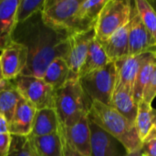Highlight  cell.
Returning a JSON list of instances; mask_svg holds the SVG:
<instances>
[{"label": "cell", "mask_w": 156, "mask_h": 156, "mask_svg": "<svg viewBox=\"0 0 156 156\" xmlns=\"http://www.w3.org/2000/svg\"><path fill=\"white\" fill-rule=\"evenodd\" d=\"M69 34L48 26L41 11L23 23L16 24L12 40L26 47L27 63L23 75L42 79L48 66L56 58L67 59L69 49Z\"/></svg>", "instance_id": "6da1fadb"}, {"label": "cell", "mask_w": 156, "mask_h": 156, "mask_svg": "<svg viewBox=\"0 0 156 156\" xmlns=\"http://www.w3.org/2000/svg\"><path fill=\"white\" fill-rule=\"evenodd\" d=\"M89 119L109 134L116 138L129 153L142 149V142L135 125L110 105L92 101Z\"/></svg>", "instance_id": "7a4b0ae2"}, {"label": "cell", "mask_w": 156, "mask_h": 156, "mask_svg": "<svg viewBox=\"0 0 156 156\" xmlns=\"http://www.w3.org/2000/svg\"><path fill=\"white\" fill-rule=\"evenodd\" d=\"M91 102L79 79L69 80L55 93V110L61 126H72L87 116Z\"/></svg>", "instance_id": "3957f363"}, {"label": "cell", "mask_w": 156, "mask_h": 156, "mask_svg": "<svg viewBox=\"0 0 156 156\" xmlns=\"http://www.w3.org/2000/svg\"><path fill=\"white\" fill-rule=\"evenodd\" d=\"M81 0H45L41 9L43 21L49 27L72 35L93 29L79 16Z\"/></svg>", "instance_id": "277c9868"}, {"label": "cell", "mask_w": 156, "mask_h": 156, "mask_svg": "<svg viewBox=\"0 0 156 156\" xmlns=\"http://www.w3.org/2000/svg\"><path fill=\"white\" fill-rule=\"evenodd\" d=\"M132 6L130 0H107L94 26L95 38L102 43L126 26L131 19Z\"/></svg>", "instance_id": "5b68a950"}, {"label": "cell", "mask_w": 156, "mask_h": 156, "mask_svg": "<svg viewBox=\"0 0 156 156\" xmlns=\"http://www.w3.org/2000/svg\"><path fill=\"white\" fill-rule=\"evenodd\" d=\"M79 80L91 101L110 105L116 85L115 63L111 61L105 67L80 78Z\"/></svg>", "instance_id": "8992f818"}, {"label": "cell", "mask_w": 156, "mask_h": 156, "mask_svg": "<svg viewBox=\"0 0 156 156\" xmlns=\"http://www.w3.org/2000/svg\"><path fill=\"white\" fill-rule=\"evenodd\" d=\"M13 81L22 98L32 104L37 111L46 108L55 109L56 90L43 79L21 74Z\"/></svg>", "instance_id": "52a82bcc"}, {"label": "cell", "mask_w": 156, "mask_h": 156, "mask_svg": "<svg viewBox=\"0 0 156 156\" xmlns=\"http://www.w3.org/2000/svg\"><path fill=\"white\" fill-rule=\"evenodd\" d=\"M129 56H135L143 53L156 54V44L150 33L147 31L133 5L132 6L131 19L128 24Z\"/></svg>", "instance_id": "ba28073f"}, {"label": "cell", "mask_w": 156, "mask_h": 156, "mask_svg": "<svg viewBox=\"0 0 156 156\" xmlns=\"http://www.w3.org/2000/svg\"><path fill=\"white\" fill-rule=\"evenodd\" d=\"M27 63V49L23 45L12 42L0 55V69L4 80H14L25 70Z\"/></svg>", "instance_id": "9c48e42d"}, {"label": "cell", "mask_w": 156, "mask_h": 156, "mask_svg": "<svg viewBox=\"0 0 156 156\" xmlns=\"http://www.w3.org/2000/svg\"><path fill=\"white\" fill-rule=\"evenodd\" d=\"M151 54L152 53H143L135 56H128L115 61V88H123L133 94L134 86L139 71Z\"/></svg>", "instance_id": "30bf717a"}, {"label": "cell", "mask_w": 156, "mask_h": 156, "mask_svg": "<svg viewBox=\"0 0 156 156\" xmlns=\"http://www.w3.org/2000/svg\"><path fill=\"white\" fill-rule=\"evenodd\" d=\"M91 156H126L128 152L113 136L100 128L90 119Z\"/></svg>", "instance_id": "8fae6325"}, {"label": "cell", "mask_w": 156, "mask_h": 156, "mask_svg": "<svg viewBox=\"0 0 156 156\" xmlns=\"http://www.w3.org/2000/svg\"><path fill=\"white\" fill-rule=\"evenodd\" d=\"M95 38L94 28L69 36V49L66 59L72 79H79V71L86 58L91 41Z\"/></svg>", "instance_id": "7c38bea8"}, {"label": "cell", "mask_w": 156, "mask_h": 156, "mask_svg": "<svg viewBox=\"0 0 156 156\" xmlns=\"http://www.w3.org/2000/svg\"><path fill=\"white\" fill-rule=\"evenodd\" d=\"M64 139L69 146L82 156H91L90 154V130L88 115L69 127H62Z\"/></svg>", "instance_id": "4fadbf2b"}, {"label": "cell", "mask_w": 156, "mask_h": 156, "mask_svg": "<svg viewBox=\"0 0 156 156\" xmlns=\"http://www.w3.org/2000/svg\"><path fill=\"white\" fill-rule=\"evenodd\" d=\"M37 110L28 101L21 98L9 122V133L16 136H29Z\"/></svg>", "instance_id": "5bb4252c"}, {"label": "cell", "mask_w": 156, "mask_h": 156, "mask_svg": "<svg viewBox=\"0 0 156 156\" xmlns=\"http://www.w3.org/2000/svg\"><path fill=\"white\" fill-rule=\"evenodd\" d=\"M19 0H0V50L10 45L16 27V13Z\"/></svg>", "instance_id": "9a60e30c"}, {"label": "cell", "mask_w": 156, "mask_h": 156, "mask_svg": "<svg viewBox=\"0 0 156 156\" xmlns=\"http://www.w3.org/2000/svg\"><path fill=\"white\" fill-rule=\"evenodd\" d=\"M29 143L37 156H64L61 128L59 132L45 136H28Z\"/></svg>", "instance_id": "2e32d148"}, {"label": "cell", "mask_w": 156, "mask_h": 156, "mask_svg": "<svg viewBox=\"0 0 156 156\" xmlns=\"http://www.w3.org/2000/svg\"><path fill=\"white\" fill-rule=\"evenodd\" d=\"M61 124L57 112L53 108H46L36 112L33 122L32 136H45L59 132Z\"/></svg>", "instance_id": "e0dca14e"}, {"label": "cell", "mask_w": 156, "mask_h": 156, "mask_svg": "<svg viewBox=\"0 0 156 156\" xmlns=\"http://www.w3.org/2000/svg\"><path fill=\"white\" fill-rule=\"evenodd\" d=\"M128 24L113 33L104 42L101 43L111 61L115 62L121 58L129 56Z\"/></svg>", "instance_id": "ac0fdd59"}, {"label": "cell", "mask_w": 156, "mask_h": 156, "mask_svg": "<svg viewBox=\"0 0 156 156\" xmlns=\"http://www.w3.org/2000/svg\"><path fill=\"white\" fill-rule=\"evenodd\" d=\"M110 106L114 108L130 122L135 125L138 103L132 92L123 88H115Z\"/></svg>", "instance_id": "d6986e66"}, {"label": "cell", "mask_w": 156, "mask_h": 156, "mask_svg": "<svg viewBox=\"0 0 156 156\" xmlns=\"http://www.w3.org/2000/svg\"><path fill=\"white\" fill-rule=\"evenodd\" d=\"M156 122V110L152 104L141 101L138 102L137 115L135 120V128L138 136L142 142H145L154 131Z\"/></svg>", "instance_id": "ffe728a7"}, {"label": "cell", "mask_w": 156, "mask_h": 156, "mask_svg": "<svg viewBox=\"0 0 156 156\" xmlns=\"http://www.w3.org/2000/svg\"><path fill=\"white\" fill-rule=\"evenodd\" d=\"M110 62L111 60L106 55L101 44L94 38L90 45L88 54L79 71L78 78L80 79L89 73L98 70L105 67Z\"/></svg>", "instance_id": "44dd1931"}, {"label": "cell", "mask_w": 156, "mask_h": 156, "mask_svg": "<svg viewBox=\"0 0 156 156\" xmlns=\"http://www.w3.org/2000/svg\"><path fill=\"white\" fill-rule=\"evenodd\" d=\"M21 98L13 80H4L2 81L0 84V114L6 119L8 124Z\"/></svg>", "instance_id": "7402d4cb"}, {"label": "cell", "mask_w": 156, "mask_h": 156, "mask_svg": "<svg viewBox=\"0 0 156 156\" xmlns=\"http://www.w3.org/2000/svg\"><path fill=\"white\" fill-rule=\"evenodd\" d=\"M42 79L55 90L61 88L69 80L72 79L66 59L61 58L54 59L46 69Z\"/></svg>", "instance_id": "603a6c76"}, {"label": "cell", "mask_w": 156, "mask_h": 156, "mask_svg": "<svg viewBox=\"0 0 156 156\" xmlns=\"http://www.w3.org/2000/svg\"><path fill=\"white\" fill-rule=\"evenodd\" d=\"M156 67V54L152 53L147 60L142 66L139 74L136 79L134 90H133V97L138 103L142 101L144 92L151 80L152 74Z\"/></svg>", "instance_id": "cb8c5ba5"}, {"label": "cell", "mask_w": 156, "mask_h": 156, "mask_svg": "<svg viewBox=\"0 0 156 156\" xmlns=\"http://www.w3.org/2000/svg\"><path fill=\"white\" fill-rule=\"evenodd\" d=\"M134 7L156 44V11L147 0H134Z\"/></svg>", "instance_id": "d4e9b609"}, {"label": "cell", "mask_w": 156, "mask_h": 156, "mask_svg": "<svg viewBox=\"0 0 156 156\" xmlns=\"http://www.w3.org/2000/svg\"><path fill=\"white\" fill-rule=\"evenodd\" d=\"M107 0H81L79 16L87 24L94 27L96 20Z\"/></svg>", "instance_id": "484cf974"}, {"label": "cell", "mask_w": 156, "mask_h": 156, "mask_svg": "<svg viewBox=\"0 0 156 156\" xmlns=\"http://www.w3.org/2000/svg\"><path fill=\"white\" fill-rule=\"evenodd\" d=\"M45 0H22L19 1L16 13V22L20 24L30 18L32 16L40 12Z\"/></svg>", "instance_id": "4316f807"}, {"label": "cell", "mask_w": 156, "mask_h": 156, "mask_svg": "<svg viewBox=\"0 0 156 156\" xmlns=\"http://www.w3.org/2000/svg\"><path fill=\"white\" fill-rule=\"evenodd\" d=\"M8 156H37L33 150L28 136L11 135Z\"/></svg>", "instance_id": "83f0119b"}, {"label": "cell", "mask_w": 156, "mask_h": 156, "mask_svg": "<svg viewBox=\"0 0 156 156\" xmlns=\"http://www.w3.org/2000/svg\"><path fill=\"white\" fill-rule=\"evenodd\" d=\"M156 98V67L152 74L151 80L144 92L143 95V101H144L145 102L152 104L154 100Z\"/></svg>", "instance_id": "f1b7e54d"}, {"label": "cell", "mask_w": 156, "mask_h": 156, "mask_svg": "<svg viewBox=\"0 0 156 156\" xmlns=\"http://www.w3.org/2000/svg\"><path fill=\"white\" fill-rule=\"evenodd\" d=\"M142 155L156 156V137H153L144 142L142 144Z\"/></svg>", "instance_id": "f546056e"}, {"label": "cell", "mask_w": 156, "mask_h": 156, "mask_svg": "<svg viewBox=\"0 0 156 156\" xmlns=\"http://www.w3.org/2000/svg\"><path fill=\"white\" fill-rule=\"evenodd\" d=\"M11 144V134H0V156H8Z\"/></svg>", "instance_id": "4dcf8cb0"}, {"label": "cell", "mask_w": 156, "mask_h": 156, "mask_svg": "<svg viewBox=\"0 0 156 156\" xmlns=\"http://www.w3.org/2000/svg\"><path fill=\"white\" fill-rule=\"evenodd\" d=\"M61 133H62V132H61ZM62 138H63V153H64V156H82L69 146V144L64 139L63 134H62Z\"/></svg>", "instance_id": "1f68e13d"}, {"label": "cell", "mask_w": 156, "mask_h": 156, "mask_svg": "<svg viewBox=\"0 0 156 156\" xmlns=\"http://www.w3.org/2000/svg\"><path fill=\"white\" fill-rule=\"evenodd\" d=\"M9 133V124L6 119L0 114V134Z\"/></svg>", "instance_id": "d6a6232c"}, {"label": "cell", "mask_w": 156, "mask_h": 156, "mask_svg": "<svg viewBox=\"0 0 156 156\" xmlns=\"http://www.w3.org/2000/svg\"><path fill=\"white\" fill-rule=\"evenodd\" d=\"M142 155V151L141 150H137L135 152H133V153H129L126 156H141Z\"/></svg>", "instance_id": "836d02e7"}, {"label": "cell", "mask_w": 156, "mask_h": 156, "mask_svg": "<svg viewBox=\"0 0 156 156\" xmlns=\"http://www.w3.org/2000/svg\"><path fill=\"white\" fill-rule=\"evenodd\" d=\"M153 137H156V122H155V124H154V131L152 132V133H151V135H150V137L148 138V139H151V138H153ZM147 139V140H148ZM146 140V141H147Z\"/></svg>", "instance_id": "e575fe53"}, {"label": "cell", "mask_w": 156, "mask_h": 156, "mask_svg": "<svg viewBox=\"0 0 156 156\" xmlns=\"http://www.w3.org/2000/svg\"><path fill=\"white\" fill-rule=\"evenodd\" d=\"M149 2H150V4L153 5V7L154 8V10L156 11V0H150Z\"/></svg>", "instance_id": "d590c367"}, {"label": "cell", "mask_w": 156, "mask_h": 156, "mask_svg": "<svg viewBox=\"0 0 156 156\" xmlns=\"http://www.w3.org/2000/svg\"><path fill=\"white\" fill-rule=\"evenodd\" d=\"M3 80H4V78H3V75H2V72H1V69H0V84L2 83Z\"/></svg>", "instance_id": "8d00e7d4"}, {"label": "cell", "mask_w": 156, "mask_h": 156, "mask_svg": "<svg viewBox=\"0 0 156 156\" xmlns=\"http://www.w3.org/2000/svg\"><path fill=\"white\" fill-rule=\"evenodd\" d=\"M141 156H144V155H141Z\"/></svg>", "instance_id": "74e56055"}]
</instances>
